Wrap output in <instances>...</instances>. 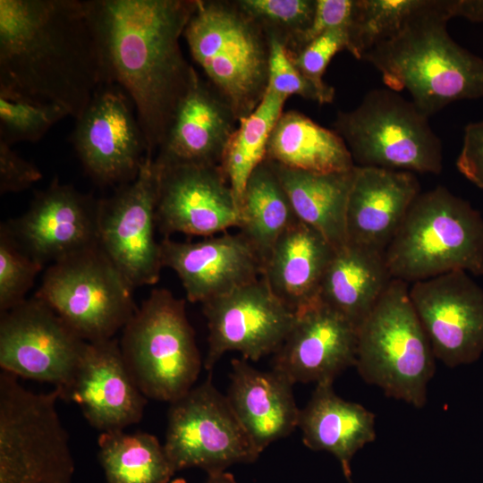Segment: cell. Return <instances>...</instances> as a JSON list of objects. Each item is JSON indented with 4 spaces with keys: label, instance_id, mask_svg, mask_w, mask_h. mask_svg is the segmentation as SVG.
Segmentation results:
<instances>
[{
    "label": "cell",
    "instance_id": "cell-1",
    "mask_svg": "<svg viewBox=\"0 0 483 483\" xmlns=\"http://www.w3.org/2000/svg\"><path fill=\"white\" fill-rule=\"evenodd\" d=\"M197 0H84L104 85L131 98L148 156L163 143L194 68L180 47Z\"/></svg>",
    "mask_w": 483,
    "mask_h": 483
},
{
    "label": "cell",
    "instance_id": "cell-2",
    "mask_svg": "<svg viewBox=\"0 0 483 483\" xmlns=\"http://www.w3.org/2000/svg\"><path fill=\"white\" fill-rule=\"evenodd\" d=\"M104 85L84 0H0V97L78 119Z\"/></svg>",
    "mask_w": 483,
    "mask_h": 483
},
{
    "label": "cell",
    "instance_id": "cell-3",
    "mask_svg": "<svg viewBox=\"0 0 483 483\" xmlns=\"http://www.w3.org/2000/svg\"><path fill=\"white\" fill-rule=\"evenodd\" d=\"M453 17L455 0H423L394 36L361 58L380 72L388 89H406L428 117L452 102L483 97V59L450 37Z\"/></svg>",
    "mask_w": 483,
    "mask_h": 483
},
{
    "label": "cell",
    "instance_id": "cell-4",
    "mask_svg": "<svg viewBox=\"0 0 483 483\" xmlns=\"http://www.w3.org/2000/svg\"><path fill=\"white\" fill-rule=\"evenodd\" d=\"M385 260L392 279L407 284L453 271L483 275V217L445 187L420 192Z\"/></svg>",
    "mask_w": 483,
    "mask_h": 483
},
{
    "label": "cell",
    "instance_id": "cell-5",
    "mask_svg": "<svg viewBox=\"0 0 483 483\" xmlns=\"http://www.w3.org/2000/svg\"><path fill=\"white\" fill-rule=\"evenodd\" d=\"M183 37L237 120L250 114L268 80L269 41L262 29L235 1L197 0Z\"/></svg>",
    "mask_w": 483,
    "mask_h": 483
},
{
    "label": "cell",
    "instance_id": "cell-6",
    "mask_svg": "<svg viewBox=\"0 0 483 483\" xmlns=\"http://www.w3.org/2000/svg\"><path fill=\"white\" fill-rule=\"evenodd\" d=\"M409 288L392 279L358 326L355 367L364 381L387 396L422 408L436 357Z\"/></svg>",
    "mask_w": 483,
    "mask_h": 483
},
{
    "label": "cell",
    "instance_id": "cell-7",
    "mask_svg": "<svg viewBox=\"0 0 483 483\" xmlns=\"http://www.w3.org/2000/svg\"><path fill=\"white\" fill-rule=\"evenodd\" d=\"M121 351L148 399L172 402L191 390L201 357L185 300L165 288L153 289L123 329Z\"/></svg>",
    "mask_w": 483,
    "mask_h": 483
},
{
    "label": "cell",
    "instance_id": "cell-8",
    "mask_svg": "<svg viewBox=\"0 0 483 483\" xmlns=\"http://www.w3.org/2000/svg\"><path fill=\"white\" fill-rule=\"evenodd\" d=\"M428 118L398 92L375 89L355 109L338 112L334 131L356 166L438 174L443 146Z\"/></svg>",
    "mask_w": 483,
    "mask_h": 483
},
{
    "label": "cell",
    "instance_id": "cell-9",
    "mask_svg": "<svg viewBox=\"0 0 483 483\" xmlns=\"http://www.w3.org/2000/svg\"><path fill=\"white\" fill-rule=\"evenodd\" d=\"M58 389L36 393L0 372V483H72L74 461Z\"/></svg>",
    "mask_w": 483,
    "mask_h": 483
},
{
    "label": "cell",
    "instance_id": "cell-10",
    "mask_svg": "<svg viewBox=\"0 0 483 483\" xmlns=\"http://www.w3.org/2000/svg\"><path fill=\"white\" fill-rule=\"evenodd\" d=\"M133 289L97 244L54 262L34 296L90 343L123 329L138 309Z\"/></svg>",
    "mask_w": 483,
    "mask_h": 483
},
{
    "label": "cell",
    "instance_id": "cell-11",
    "mask_svg": "<svg viewBox=\"0 0 483 483\" xmlns=\"http://www.w3.org/2000/svg\"><path fill=\"white\" fill-rule=\"evenodd\" d=\"M164 447L175 471L200 468L208 474L260 454L210 376L170 402Z\"/></svg>",
    "mask_w": 483,
    "mask_h": 483
},
{
    "label": "cell",
    "instance_id": "cell-12",
    "mask_svg": "<svg viewBox=\"0 0 483 483\" xmlns=\"http://www.w3.org/2000/svg\"><path fill=\"white\" fill-rule=\"evenodd\" d=\"M159 171L147 156L137 177L98 200V245L133 288L155 284L163 267L157 242Z\"/></svg>",
    "mask_w": 483,
    "mask_h": 483
},
{
    "label": "cell",
    "instance_id": "cell-13",
    "mask_svg": "<svg viewBox=\"0 0 483 483\" xmlns=\"http://www.w3.org/2000/svg\"><path fill=\"white\" fill-rule=\"evenodd\" d=\"M87 342L37 297L0 317V367L22 377L55 386L71 382Z\"/></svg>",
    "mask_w": 483,
    "mask_h": 483
},
{
    "label": "cell",
    "instance_id": "cell-14",
    "mask_svg": "<svg viewBox=\"0 0 483 483\" xmlns=\"http://www.w3.org/2000/svg\"><path fill=\"white\" fill-rule=\"evenodd\" d=\"M132 106L118 85H103L75 120L74 149L87 174L98 184L121 186L132 182L148 156Z\"/></svg>",
    "mask_w": 483,
    "mask_h": 483
},
{
    "label": "cell",
    "instance_id": "cell-15",
    "mask_svg": "<svg viewBox=\"0 0 483 483\" xmlns=\"http://www.w3.org/2000/svg\"><path fill=\"white\" fill-rule=\"evenodd\" d=\"M202 310L208 328V370L227 352H238L252 361L275 353L296 316L261 276L202 303Z\"/></svg>",
    "mask_w": 483,
    "mask_h": 483
},
{
    "label": "cell",
    "instance_id": "cell-16",
    "mask_svg": "<svg viewBox=\"0 0 483 483\" xmlns=\"http://www.w3.org/2000/svg\"><path fill=\"white\" fill-rule=\"evenodd\" d=\"M410 298L436 359L449 368L483 352V289L465 271L411 284Z\"/></svg>",
    "mask_w": 483,
    "mask_h": 483
},
{
    "label": "cell",
    "instance_id": "cell-17",
    "mask_svg": "<svg viewBox=\"0 0 483 483\" xmlns=\"http://www.w3.org/2000/svg\"><path fill=\"white\" fill-rule=\"evenodd\" d=\"M157 168L156 219L164 238L176 233L208 237L239 227V208L220 165Z\"/></svg>",
    "mask_w": 483,
    "mask_h": 483
},
{
    "label": "cell",
    "instance_id": "cell-18",
    "mask_svg": "<svg viewBox=\"0 0 483 483\" xmlns=\"http://www.w3.org/2000/svg\"><path fill=\"white\" fill-rule=\"evenodd\" d=\"M98 200L55 179L29 209L4 223L21 247L45 265L98 244Z\"/></svg>",
    "mask_w": 483,
    "mask_h": 483
},
{
    "label": "cell",
    "instance_id": "cell-19",
    "mask_svg": "<svg viewBox=\"0 0 483 483\" xmlns=\"http://www.w3.org/2000/svg\"><path fill=\"white\" fill-rule=\"evenodd\" d=\"M59 393L100 433L140 422L148 402L114 338L87 342L70 384Z\"/></svg>",
    "mask_w": 483,
    "mask_h": 483
},
{
    "label": "cell",
    "instance_id": "cell-20",
    "mask_svg": "<svg viewBox=\"0 0 483 483\" xmlns=\"http://www.w3.org/2000/svg\"><path fill=\"white\" fill-rule=\"evenodd\" d=\"M273 369L295 383L333 381L355 366L357 327L319 299L295 314Z\"/></svg>",
    "mask_w": 483,
    "mask_h": 483
},
{
    "label": "cell",
    "instance_id": "cell-21",
    "mask_svg": "<svg viewBox=\"0 0 483 483\" xmlns=\"http://www.w3.org/2000/svg\"><path fill=\"white\" fill-rule=\"evenodd\" d=\"M163 267L174 270L187 300L201 304L258 279L263 263L240 233H223L203 240L160 242Z\"/></svg>",
    "mask_w": 483,
    "mask_h": 483
},
{
    "label": "cell",
    "instance_id": "cell-22",
    "mask_svg": "<svg viewBox=\"0 0 483 483\" xmlns=\"http://www.w3.org/2000/svg\"><path fill=\"white\" fill-rule=\"evenodd\" d=\"M238 123L227 101L194 69L154 162L160 167L221 165Z\"/></svg>",
    "mask_w": 483,
    "mask_h": 483
},
{
    "label": "cell",
    "instance_id": "cell-23",
    "mask_svg": "<svg viewBox=\"0 0 483 483\" xmlns=\"http://www.w3.org/2000/svg\"><path fill=\"white\" fill-rule=\"evenodd\" d=\"M420 193L413 173L356 166L347 212V243L385 253Z\"/></svg>",
    "mask_w": 483,
    "mask_h": 483
},
{
    "label": "cell",
    "instance_id": "cell-24",
    "mask_svg": "<svg viewBox=\"0 0 483 483\" xmlns=\"http://www.w3.org/2000/svg\"><path fill=\"white\" fill-rule=\"evenodd\" d=\"M227 400L261 453L271 443L287 436L298 428L300 409L292 386L272 369L260 370L245 359H233Z\"/></svg>",
    "mask_w": 483,
    "mask_h": 483
},
{
    "label": "cell",
    "instance_id": "cell-25",
    "mask_svg": "<svg viewBox=\"0 0 483 483\" xmlns=\"http://www.w3.org/2000/svg\"><path fill=\"white\" fill-rule=\"evenodd\" d=\"M335 253L318 231L297 220L276 241L263 264L261 277L296 314L318 300L321 282Z\"/></svg>",
    "mask_w": 483,
    "mask_h": 483
},
{
    "label": "cell",
    "instance_id": "cell-26",
    "mask_svg": "<svg viewBox=\"0 0 483 483\" xmlns=\"http://www.w3.org/2000/svg\"><path fill=\"white\" fill-rule=\"evenodd\" d=\"M298 427L303 444L311 450L332 453L350 483L352 457L376 438L375 415L362 405L339 397L333 381L316 384L309 401L300 411Z\"/></svg>",
    "mask_w": 483,
    "mask_h": 483
},
{
    "label": "cell",
    "instance_id": "cell-27",
    "mask_svg": "<svg viewBox=\"0 0 483 483\" xmlns=\"http://www.w3.org/2000/svg\"><path fill=\"white\" fill-rule=\"evenodd\" d=\"M391 280L385 253L347 243L335 250L318 299L358 328Z\"/></svg>",
    "mask_w": 483,
    "mask_h": 483
},
{
    "label": "cell",
    "instance_id": "cell-28",
    "mask_svg": "<svg viewBox=\"0 0 483 483\" xmlns=\"http://www.w3.org/2000/svg\"><path fill=\"white\" fill-rule=\"evenodd\" d=\"M270 162L296 217L318 231L335 250L345 246L346 212L355 166L344 172L317 173Z\"/></svg>",
    "mask_w": 483,
    "mask_h": 483
},
{
    "label": "cell",
    "instance_id": "cell-29",
    "mask_svg": "<svg viewBox=\"0 0 483 483\" xmlns=\"http://www.w3.org/2000/svg\"><path fill=\"white\" fill-rule=\"evenodd\" d=\"M266 159L302 171L344 172L355 165L341 136L303 114L283 112L267 143Z\"/></svg>",
    "mask_w": 483,
    "mask_h": 483
},
{
    "label": "cell",
    "instance_id": "cell-30",
    "mask_svg": "<svg viewBox=\"0 0 483 483\" xmlns=\"http://www.w3.org/2000/svg\"><path fill=\"white\" fill-rule=\"evenodd\" d=\"M239 216V233L263 264L283 233L299 220L269 160L265 159L248 179Z\"/></svg>",
    "mask_w": 483,
    "mask_h": 483
},
{
    "label": "cell",
    "instance_id": "cell-31",
    "mask_svg": "<svg viewBox=\"0 0 483 483\" xmlns=\"http://www.w3.org/2000/svg\"><path fill=\"white\" fill-rule=\"evenodd\" d=\"M98 459L107 483H168L176 472L164 445L147 432H101Z\"/></svg>",
    "mask_w": 483,
    "mask_h": 483
},
{
    "label": "cell",
    "instance_id": "cell-32",
    "mask_svg": "<svg viewBox=\"0 0 483 483\" xmlns=\"http://www.w3.org/2000/svg\"><path fill=\"white\" fill-rule=\"evenodd\" d=\"M286 97L269 90L248 116L241 119L225 150L221 168L238 208L248 179L266 159L270 133L283 114Z\"/></svg>",
    "mask_w": 483,
    "mask_h": 483
},
{
    "label": "cell",
    "instance_id": "cell-33",
    "mask_svg": "<svg viewBox=\"0 0 483 483\" xmlns=\"http://www.w3.org/2000/svg\"><path fill=\"white\" fill-rule=\"evenodd\" d=\"M423 0H355L349 26L350 53L361 59L376 44L394 36Z\"/></svg>",
    "mask_w": 483,
    "mask_h": 483
},
{
    "label": "cell",
    "instance_id": "cell-34",
    "mask_svg": "<svg viewBox=\"0 0 483 483\" xmlns=\"http://www.w3.org/2000/svg\"><path fill=\"white\" fill-rule=\"evenodd\" d=\"M238 6L265 32L295 54L303 35L309 30L316 0H238Z\"/></svg>",
    "mask_w": 483,
    "mask_h": 483
},
{
    "label": "cell",
    "instance_id": "cell-35",
    "mask_svg": "<svg viewBox=\"0 0 483 483\" xmlns=\"http://www.w3.org/2000/svg\"><path fill=\"white\" fill-rule=\"evenodd\" d=\"M44 265L31 258L17 242L5 224L0 227V311L26 300Z\"/></svg>",
    "mask_w": 483,
    "mask_h": 483
},
{
    "label": "cell",
    "instance_id": "cell-36",
    "mask_svg": "<svg viewBox=\"0 0 483 483\" xmlns=\"http://www.w3.org/2000/svg\"><path fill=\"white\" fill-rule=\"evenodd\" d=\"M68 113L55 105H38L0 97V140L12 146L37 142Z\"/></svg>",
    "mask_w": 483,
    "mask_h": 483
},
{
    "label": "cell",
    "instance_id": "cell-37",
    "mask_svg": "<svg viewBox=\"0 0 483 483\" xmlns=\"http://www.w3.org/2000/svg\"><path fill=\"white\" fill-rule=\"evenodd\" d=\"M268 80L267 90L288 98L298 95L319 104L331 103L335 89H321L308 80L292 62L285 47L269 38Z\"/></svg>",
    "mask_w": 483,
    "mask_h": 483
},
{
    "label": "cell",
    "instance_id": "cell-38",
    "mask_svg": "<svg viewBox=\"0 0 483 483\" xmlns=\"http://www.w3.org/2000/svg\"><path fill=\"white\" fill-rule=\"evenodd\" d=\"M349 27L330 30L304 46L294 55H289L296 68L308 80L321 89H329L323 74L332 57L341 50L351 49Z\"/></svg>",
    "mask_w": 483,
    "mask_h": 483
},
{
    "label": "cell",
    "instance_id": "cell-39",
    "mask_svg": "<svg viewBox=\"0 0 483 483\" xmlns=\"http://www.w3.org/2000/svg\"><path fill=\"white\" fill-rule=\"evenodd\" d=\"M42 178V173L33 164L0 140V193L19 192L30 188Z\"/></svg>",
    "mask_w": 483,
    "mask_h": 483
},
{
    "label": "cell",
    "instance_id": "cell-40",
    "mask_svg": "<svg viewBox=\"0 0 483 483\" xmlns=\"http://www.w3.org/2000/svg\"><path fill=\"white\" fill-rule=\"evenodd\" d=\"M354 6L355 0H316L311 24L303 35L297 52L330 30L349 27L352 20Z\"/></svg>",
    "mask_w": 483,
    "mask_h": 483
},
{
    "label": "cell",
    "instance_id": "cell-41",
    "mask_svg": "<svg viewBox=\"0 0 483 483\" xmlns=\"http://www.w3.org/2000/svg\"><path fill=\"white\" fill-rule=\"evenodd\" d=\"M456 167L467 180L483 190V121L465 126Z\"/></svg>",
    "mask_w": 483,
    "mask_h": 483
},
{
    "label": "cell",
    "instance_id": "cell-42",
    "mask_svg": "<svg viewBox=\"0 0 483 483\" xmlns=\"http://www.w3.org/2000/svg\"><path fill=\"white\" fill-rule=\"evenodd\" d=\"M456 17L483 21V0H455Z\"/></svg>",
    "mask_w": 483,
    "mask_h": 483
},
{
    "label": "cell",
    "instance_id": "cell-43",
    "mask_svg": "<svg viewBox=\"0 0 483 483\" xmlns=\"http://www.w3.org/2000/svg\"><path fill=\"white\" fill-rule=\"evenodd\" d=\"M205 483H237L234 477L224 471L208 473Z\"/></svg>",
    "mask_w": 483,
    "mask_h": 483
},
{
    "label": "cell",
    "instance_id": "cell-44",
    "mask_svg": "<svg viewBox=\"0 0 483 483\" xmlns=\"http://www.w3.org/2000/svg\"><path fill=\"white\" fill-rule=\"evenodd\" d=\"M171 483H187L183 479L179 478L176 479H174Z\"/></svg>",
    "mask_w": 483,
    "mask_h": 483
}]
</instances>
